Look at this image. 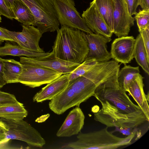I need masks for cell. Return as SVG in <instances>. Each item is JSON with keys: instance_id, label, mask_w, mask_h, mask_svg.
Returning <instances> with one entry per match:
<instances>
[{"instance_id": "cell-18", "label": "cell", "mask_w": 149, "mask_h": 149, "mask_svg": "<svg viewBox=\"0 0 149 149\" xmlns=\"http://www.w3.org/2000/svg\"><path fill=\"white\" fill-rule=\"evenodd\" d=\"M27 115L23 104L19 102L0 107V118L19 120H23Z\"/></svg>"}, {"instance_id": "cell-26", "label": "cell", "mask_w": 149, "mask_h": 149, "mask_svg": "<svg viewBox=\"0 0 149 149\" xmlns=\"http://www.w3.org/2000/svg\"><path fill=\"white\" fill-rule=\"evenodd\" d=\"M134 18L136 21L139 31L149 26V10H139L138 13L135 14Z\"/></svg>"}, {"instance_id": "cell-13", "label": "cell", "mask_w": 149, "mask_h": 149, "mask_svg": "<svg viewBox=\"0 0 149 149\" xmlns=\"http://www.w3.org/2000/svg\"><path fill=\"white\" fill-rule=\"evenodd\" d=\"M135 39L132 36H124L115 39L111 45L110 53L112 58L118 63H129L134 58Z\"/></svg>"}, {"instance_id": "cell-2", "label": "cell", "mask_w": 149, "mask_h": 149, "mask_svg": "<svg viewBox=\"0 0 149 149\" xmlns=\"http://www.w3.org/2000/svg\"><path fill=\"white\" fill-rule=\"evenodd\" d=\"M136 132L121 138L113 134L106 127L88 133L80 132L76 141L67 143L59 148L71 149H116L131 144Z\"/></svg>"}, {"instance_id": "cell-33", "label": "cell", "mask_w": 149, "mask_h": 149, "mask_svg": "<svg viewBox=\"0 0 149 149\" xmlns=\"http://www.w3.org/2000/svg\"><path fill=\"white\" fill-rule=\"evenodd\" d=\"M0 39L4 41L14 42V40L10 37L8 34L2 30L0 27Z\"/></svg>"}, {"instance_id": "cell-15", "label": "cell", "mask_w": 149, "mask_h": 149, "mask_svg": "<svg viewBox=\"0 0 149 149\" xmlns=\"http://www.w3.org/2000/svg\"><path fill=\"white\" fill-rule=\"evenodd\" d=\"M85 116L79 106L71 111L58 130L56 136L59 137H69L78 134L83 127Z\"/></svg>"}, {"instance_id": "cell-12", "label": "cell", "mask_w": 149, "mask_h": 149, "mask_svg": "<svg viewBox=\"0 0 149 149\" xmlns=\"http://www.w3.org/2000/svg\"><path fill=\"white\" fill-rule=\"evenodd\" d=\"M20 58L26 63L46 67L63 74L72 72L80 64L57 58L52 51L45 56L33 57L21 56Z\"/></svg>"}, {"instance_id": "cell-35", "label": "cell", "mask_w": 149, "mask_h": 149, "mask_svg": "<svg viewBox=\"0 0 149 149\" xmlns=\"http://www.w3.org/2000/svg\"><path fill=\"white\" fill-rule=\"evenodd\" d=\"M4 1L8 7L12 10L16 0H4Z\"/></svg>"}, {"instance_id": "cell-27", "label": "cell", "mask_w": 149, "mask_h": 149, "mask_svg": "<svg viewBox=\"0 0 149 149\" xmlns=\"http://www.w3.org/2000/svg\"><path fill=\"white\" fill-rule=\"evenodd\" d=\"M18 102L14 95L0 90V107Z\"/></svg>"}, {"instance_id": "cell-23", "label": "cell", "mask_w": 149, "mask_h": 149, "mask_svg": "<svg viewBox=\"0 0 149 149\" xmlns=\"http://www.w3.org/2000/svg\"><path fill=\"white\" fill-rule=\"evenodd\" d=\"M93 1L109 29L112 32L113 15L115 8L114 0H93Z\"/></svg>"}, {"instance_id": "cell-7", "label": "cell", "mask_w": 149, "mask_h": 149, "mask_svg": "<svg viewBox=\"0 0 149 149\" xmlns=\"http://www.w3.org/2000/svg\"><path fill=\"white\" fill-rule=\"evenodd\" d=\"M22 71L18 83L34 88L47 84L63 74L53 70L26 63L20 58Z\"/></svg>"}, {"instance_id": "cell-24", "label": "cell", "mask_w": 149, "mask_h": 149, "mask_svg": "<svg viewBox=\"0 0 149 149\" xmlns=\"http://www.w3.org/2000/svg\"><path fill=\"white\" fill-rule=\"evenodd\" d=\"M124 65L118 72L117 81L120 86L126 91L130 84L140 74V71L139 66Z\"/></svg>"}, {"instance_id": "cell-11", "label": "cell", "mask_w": 149, "mask_h": 149, "mask_svg": "<svg viewBox=\"0 0 149 149\" xmlns=\"http://www.w3.org/2000/svg\"><path fill=\"white\" fill-rule=\"evenodd\" d=\"M115 8L113 15L112 31L118 37L127 36L131 27L134 25V17L129 13L124 0H114Z\"/></svg>"}, {"instance_id": "cell-4", "label": "cell", "mask_w": 149, "mask_h": 149, "mask_svg": "<svg viewBox=\"0 0 149 149\" xmlns=\"http://www.w3.org/2000/svg\"><path fill=\"white\" fill-rule=\"evenodd\" d=\"M100 102L102 108L94 113V120L108 127L118 128L123 134H131L128 130L136 128L146 121H148L146 117L124 114L106 101Z\"/></svg>"}, {"instance_id": "cell-34", "label": "cell", "mask_w": 149, "mask_h": 149, "mask_svg": "<svg viewBox=\"0 0 149 149\" xmlns=\"http://www.w3.org/2000/svg\"><path fill=\"white\" fill-rule=\"evenodd\" d=\"M139 5L143 9L149 10V0H139Z\"/></svg>"}, {"instance_id": "cell-1", "label": "cell", "mask_w": 149, "mask_h": 149, "mask_svg": "<svg viewBox=\"0 0 149 149\" xmlns=\"http://www.w3.org/2000/svg\"><path fill=\"white\" fill-rule=\"evenodd\" d=\"M52 47L55 56L58 59L80 64L88 52L87 43L82 31L65 26H61Z\"/></svg>"}, {"instance_id": "cell-30", "label": "cell", "mask_w": 149, "mask_h": 149, "mask_svg": "<svg viewBox=\"0 0 149 149\" xmlns=\"http://www.w3.org/2000/svg\"><path fill=\"white\" fill-rule=\"evenodd\" d=\"M126 3L128 12L132 16L136 13V9L139 5V0H124Z\"/></svg>"}, {"instance_id": "cell-5", "label": "cell", "mask_w": 149, "mask_h": 149, "mask_svg": "<svg viewBox=\"0 0 149 149\" xmlns=\"http://www.w3.org/2000/svg\"><path fill=\"white\" fill-rule=\"evenodd\" d=\"M29 8L36 26L42 34L57 31L59 23L52 0H21Z\"/></svg>"}, {"instance_id": "cell-22", "label": "cell", "mask_w": 149, "mask_h": 149, "mask_svg": "<svg viewBox=\"0 0 149 149\" xmlns=\"http://www.w3.org/2000/svg\"><path fill=\"white\" fill-rule=\"evenodd\" d=\"M133 57L136 62L148 75L149 74V56H148L142 37L139 33L135 39Z\"/></svg>"}, {"instance_id": "cell-29", "label": "cell", "mask_w": 149, "mask_h": 149, "mask_svg": "<svg viewBox=\"0 0 149 149\" xmlns=\"http://www.w3.org/2000/svg\"><path fill=\"white\" fill-rule=\"evenodd\" d=\"M139 32L142 37L147 54L149 56V26Z\"/></svg>"}, {"instance_id": "cell-9", "label": "cell", "mask_w": 149, "mask_h": 149, "mask_svg": "<svg viewBox=\"0 0 149 149\" xmlns=\"http://www.w3.org/2000/svg\"><path fill=\"white\" fill-rule=\"evenodd\" d=\"M21 32L10 31L1 27L19 46L29 51L38 53L45 52L39 46V42L42 34L33 25L22 26Z\"/></svg>"}, {"instance_id": "cell-20", "label": "cell", "mask_w": 149, "mask_h": 149, "mask_svg": "<svg viewBox=\"0 0 149 149\" xmlns=\"http://www.w3.org/2000/svg\"><path fill=\"white\" fill-rule=\"evenodd\" d=\"M3 78L6 84L18 83L22 68L20 62L13 59H3Z\"/></svg>"}, {"instance_id": "cell-14", "label": "cell", "mask_w": 149, "mask_h": 149, "mask_svg": "<svg viewBox=\"0 0 149 149\" xmlns=\"http://www.w3.org/2000/svg\"><path fill=\"white\" fill-rule=\"evenodd\" d=\"M81 17L87 26L93 32L110 38L112 36L113 33L93 1L90 3L89 7L83 11Z\"/></svg>"}, {"instance_id": "cell-21", "label": "cell", "mask_w": 149, "mask_h": 149, "mask_svg": "<svg viewBox=\"0 0 149 149\" xmlns=\"http://www.w3.org/2000/svg\"><path fill=\"white\" fill-rule=\"evenodd\" d=\"M49 53L31 52L23 48L19 45H13L9 42H6L4 46L0 47V56H23L28 57H38L46 56Z\"/></svg>"}, {"instance_id": "cell-36", "label": "cell", "mask_w": 149, "mask_h": 149, "mask_svg": "<svg viewBox=\"0 0 149 149\" xmlns=\"http://www.w3.org/2000/svg\"><path fill=\"white\" fill-rule=\"evenodd\" d=\"M7 143V142L5 141H0V147L2 146L3 145H4L6 143Z\"/></svg>"}, {"instance_id": "cell-32", "label": "cell", "mask_w": 149, "mask_h": 149, "mask_svg": "<svg viewBox=\"0 0 149 149\" xmlns=\"http://www.w3.org/2000/svg\"><path fill=\"white\" fill-rule=\"evenodd\" d=\"M3 59L0 57V88L6 84L3 78Z\"/></svg>"}, {"instance_id": "cell-28", "label": "cell", "mask_w": 149, "mask_h": 149, "mask_svg": "<svg viewBox=\"0 0 149 149\" xmlns=\"http://www.w3.org/2000/svg\"><path fill=\"white\" fill-rule=\"evenodd\" d=\"M0 14L11 20L15 19L12 11L6 6L4 0H0Z\"/></svg>"}, {"instance_id": "cell-10", "label": "cell", "mask_w": 149, "mask_h": 149, "mask_svg": "<svg viewBox=\"0 0 149 149\" xmlns=\"http://www.w3.org/2000/svg\"><path fill=\"white\" fill-rule=\"evenodd\" d=\"M82 33L89 49L85 60L94 59L100 62L109 61L112 58L110 52L107 49V43L111 40L110 38L93 33H87L83 31Z\"/></svg>"}, {"instance_id": "cell-17", "label": "cell", "mask_w": 149, "mask_h": 149, "mask_svg": "<svg viewBox=\"0 0 149 149\" xmlns=\"http://www.w3.org/2000/svg\"><path fill=\"white\" fill-rule=\"evenodd\" d=\"M144 77L139 74L129 85L128 92L141 109L148 120H149V95L144 92L143 83Z\"/></svg>"}, {"instance_id": "cell-19", "label": "cell", "mask_w": 149, "mask_h": 149, "mask_svg": "<svg viewBox=\"0 0 149 149\" xmlns=\"http://www.w3.org/2000/svg\"><path fill=\"white\" fill-rule=\"evenodd\" d=\"M12 10L15 19L24 25L34 26V16L29 8L22 0H16Z\"/></svg>"}, {"instance_id": "cell-37", "label": "cell", "mask_w": 149, "mask_h": 149, "mask_svg": "<svg viewBox=\"0 0 149 149\" xmlns=\"http://www.w3.org/2000/svg\"><path fill=\"white\" fill-rule=\"evenodd\" d=\"M4 41V40L0 39V45H1Z\"/></svg>"}, {"instance_id": "cell-8", "label": "cell", "mask_w": 149, "mask_h": 149, "mask_svg": "<svg viewBox=\"0 0 149 149\" xmlns=\"http://www.w3.org/2000/svg\"><path fill=\"white\" fill-rule=\"evenodd\" d=\"M61 26L79 29L87 33H93L87 26L75 7L73 0H52Z\"/></svg>"}, {"instance_id": "cell-16", "label": "cell", "mask_w": 149, "mask_h": 149, "mask_svg": "<svg viewBox=\"0 0 149 149\" xmlns=\"http://www.w3.org/2000/svg\"><path fill=\"white\" fill-rule=\"evenodd\" d=\"M70 73L63 74L47 84L34 95L33 101L41 102L47 100H51L61 93L69 84Z\"/></svg>"}, {"instance_id": "cell-31", "label": "cell", "mask_w": 149, "mask_h": 149, "mask_svg": "<svg viewBox=\"0 0 149 149\" xmlns=\"http://www.w3.org/2000/svg\"><path fill=\"white\" fill-rule=\"evenodd\" d=\"M6 128L5 123L0 120V141L8 142L9 141L6 138Z\"/></svg>"}, {"instance_id": "cell-38", "label": "cell", "mask_w": 149, "mask_h": 149, "mask_svg": "<svg viewBox=\"0 0 149 149\" xmlns=\"http://www.w3.org/2000/svg\"><path fill=\"white\" fill-rule=\"evenodd\" d=\"M1 15L0 14V22H1Z\"/></svg>"}, {"instance_id": "cell-25", "label": "cell", "mask_w": 149, "mask_h": 149, "mask_svg": "<svg viewBox=\"0 0 149 149\" xmlns=\"http://www.w3.org/2000/svg\"><path fill=\"white\" fill-rule=\"evenodd\" d=\"M98 63L94 59H86L70 73L69 81L70 82L82 76Z\"/></svg>"}, {"instance_id": "cell-3", "label": "cell", "mask_w": 149, "mask_h": 149, "mask_svg": "<svg viewBox=\"0 0 149 149\" xmlns=\"http://www.w3.org/2000/svg\"><path fill=\"white\" fill-rule=\"evenodd\" d=\"M126 92L120 86L117 78L99 86L93 96L99 102L107 101L124 114L146 117L141 109L133 102Z\"/></svg>"}, {"instance_id": "cell-6", "label": "cell", "mask_w": 149, "mask_h": 149, "mask_svg": "<svg viewBox=\"0 0 149 149\" xmlns=\"http://www.w3.org/2000/svg\"><path fill=\"white\" fill-rule=\"evenodd\" d=\"M5 124L6 138L9 141L16 139L26 143L33 147L42 148L46 143L40 133L30 124L22 120H9L0 118Z\"/></svg>"}]
</instances>
